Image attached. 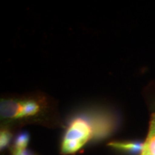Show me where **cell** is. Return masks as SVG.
Masks as SVG:
<instances>
[{
    "mask_svg": "<svg viewBox=\"0 0 155 155\" xmlns=\"http://www.w3.org/2000/svg\"><path fill=\"white\" fill-rule=\"evenodd\" d=\"M92 139V129L88 120L75 118L68 127L61 144V153L74 154Z\"/></svg>",
    "mask_w": 155,
    "mask_h": 155,
    "instance_id": "1",
    "label": "cell"
},
{
    "mask_svg": "<svg viewBox=\"0 0 155 155\" xmlns=\"http://www.w3.org/2000/svg\"><path fill=\"white\" fill-rule=\"evenodd\" d=\"M89 123L92 129V139L96 140L106 138L115 129V122L106 116H94Z\"/></svg>",
    "mask_w": 155,
    "mask_h": 155,
    "instance_id": "2",
    "label": "cell"
},
{
    "mask_svg": "<svg viewBox=\"0 0 155 155\" xmlns=\"http://www.w3.org/2000/svg\"><path fill=\"white\" fill-rule=\"evenodd\" d=\"M25 101L2 100L0 103V115L3 119L24 118Z\"/></svg>",
    "mask_w": 155,
    "mask_h": 155,
    "instance_id": "3",
    "label": "cell"
},
{
    "mask_svg": "<svg viewBox=\"0 0 155 155\" xmlns=\"http://www.w3.org/2000/svg\"><path fill=\"white\" fill-rule=\"evenodd\" d=\"M108 146L131 154H138L142 152L144 143L139 141H112L108 144Z\"/></svg>",
    "mask_w": 155,
    "mask_h": 155,
    "instance_id": "4",
    "label": "cell"
},
{
    "mask_svg": "<svg viewBox=\"0 0 155 155\" xmlns=\"http://www.w3.org/2000/svg\"><path fill=\"white\" fill-rule=\"evenodd\" d=\"M141 152L147 155H155V113L152 115L149 133Z\"/></svg>",
    "mask_w": 155,
    "mask_h": 155,
    "instance_id": "5",
    "label": "cell"
},
{
    "mask_svg": "<svg viewBox=\"0 0 155 155\" xmlns=\"http://www.w3.org/2000/svg\"><path fill=\"white\" fill-rule=\"evenodd\" d=\"M29 141H30V135L28 132H22L19 134L15 139L14 150H26Z\"/></svg>",
    "mask_w": 155,
    "mask_h": 155,
    "instance_id": "6",
    "label": "cell"
},
{
    "mask_svg": "<svg viewBox=\"0 0 155 155\" xmlns=\"http://www.w3.org/2000/svg\"><path fill=\"white\" fill-rule=\"evenodd\" d=\"M12 137L11 133L7 130H2L0 134V148L1 150L7 147Z\"/></svg>",
    "mask_w": 155,
    "mask_h": 155,
    "instance_id": "7",
    "label": "cell"
},
{
    "mask_svg": "<svg viewBox=\"0 0 155 155\" xmlns=\"http://www.w3.org/2000/svg\"><path fill=\"white\" fill-rule=\"evenodd\" d=\"M13 155H32L27 150H14Z\"/></svg>",
    "mask_w": 155,
    "mask_h": 155,
    "instance_id": "8",
    "label": "cell"
},
{
    "mask_svg": "<svg viewBox=\"0 0 155 155\" xmlns=\"http://www.w3.org/2000/svg\"><path fill=\"white\" fill-rule=\"evenodd\" d=\"M141 155H147V154H144V153L141 152Z\"/></svg>",
    "mask_w": 155,
    "mask_h": 155,
    "instance_id": "9",
    "label": "cell"
}]
</instances>
